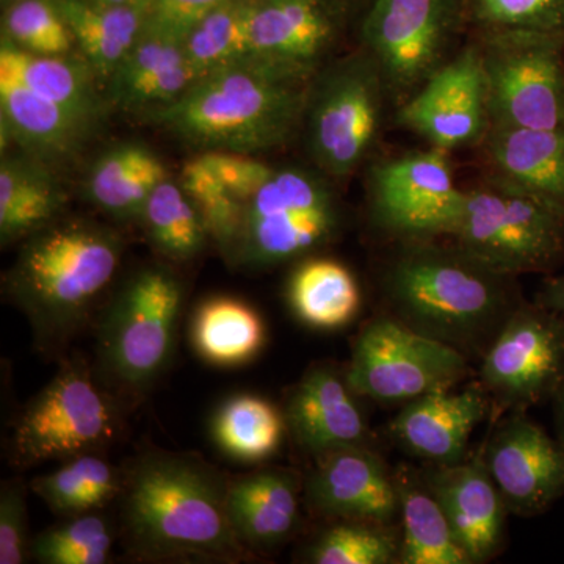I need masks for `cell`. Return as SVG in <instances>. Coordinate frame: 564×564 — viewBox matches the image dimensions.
I'll list each match as a JSON object with an SVG mask.
<instances>
[{
    "label": "cell",
    "instance_id": "obj_40",
    "mask_svg": "<svg viewBox=\"0 0 564 564\" xmlns=\"http://www.w3.org/2000/svg\"><path fill=\"white\" fill-rule=\"evenodd\" d=\"M2 36L36 55L70 54L76 44L54 0L11 3L3 13Z\"/></svg>",
    "mask_w": 564,
    "mask_h": 564
},
{
    "label": "cell",
    "instance_id": "obj_2",
    "mask_svg": "<svg viewBox=\"0 0 564 564\" xmlns=\"http://www.w3.org/2000/svg\"><path fill=\"white\" fill-rule=\"evenodd\" d=\"M315 76L245 57L212 70L148 120L204 151L254 154L303 129Z\"/></svg>",
    "mask_w": 564,
    "mask_h": 564
},
{
    "label": "cell",
    "instance_id": "obj_8",
    "mask_svg": "<svg viewBox=\"0 0 564 564\" xmlns=\"http://www.w3.org/2000/svg\"><path fill=\"white\" fill-rule=\"evenodd\" d=\"M388 96L380 68L364 50L318 70L303 129L322 173L343 180L362 165L377 143Z\"/></svg>",
    "mask_w": 564,
    "mask_h": 564
},
{
    "label": "cell",
    "instance_id": "obj_34",
    "mask_svg": "<svg viewBox=\"0 0 564 564\" xmlns=\"http://www.w3.org/2000/svg\"><path fill=\"white\" fill-rule=\"evenodd\" d=\"M31 489L55 514L73 518L121 496L122 475L98 452L66 459L54 473L33 478Z\"/></svg>",
    "mask_w": 564,
    "mask_h": 564
},
{
    "label": "cell",
    "instance_id": "obj_21",
    "mask_svg": "<svg viewBox=\"0 0 564 564\" xmlns=\"http://www.w3.org/2000/svg\"><path fill=\"white\" fill-rule=\"evenodd\" d=\"M339 20L323 0H251L248 57L317 76Z\"/></svg>",
    "mask_w": 564,
    "mask_h": 564
},
{
    "label": "cell",
    "instance_id": "obj_27",
    "mask_svg": "<svg viewBox=\"0 0 564 564\" xmlns=\"http://www.w3.org/2000/svg\"><path fill=\"white\" fill-rule=\"evenodd\" d=\"M66 193L47 163L28 152H2L0 162V240H25L58 220Z\"/></svg>",
    "mask_w": 564,
    "mask_h": 564
},
{
    "label": "cell",
    "instance_id": "obj_16",
    "mask_svg": "<svg viewBox=\"0 0 564 564\" xmlns=\"http://www.w3.org/2000/svg\"><path fill=\"white\" fill-rule=\"evenodd\" d=\"M484 459L508 513L534 518L564 496V447L524 413L497 425Z\"/></svg>",
    "mask_w": 564,
    "mask_h": 564
},
{
    "label": "cell",
    "instance_id": "obj_26",
    "mask_svg": "<svg viewBox=\"0 0 564 564\" xmlns=\"http://www.w3.org/2000/svg\"><path fill=\"white\" fill-rule=\"evenodd\" d=\"M0 74L96 126L110 109L106 87L82 55H36L2 36Z\"/></svg>",
    "mask_w": 564,
    "mask_h": 564
},
{
    "label": "cell",
    "instance_id": "obj_48",
    "mask_svg": "<svg viewBox=\"0 0 564 564\" xmlns=\"http://www.w3.org/2000/svg\"><path fill=\"white\" fill-rule=\"evenodd\" d=\"M3 3H6L7 7L11 6V3L21 2V0H2Z\"/></svg>",
    "mask_w": 564,
    "mask_h": 564
},
{
    "label": "cell",
    "instance_id": "obj_39",
    "mask_svg": "<svg viewBox=\"0 0 564 564\" xmlns=\"http://www.w3.org/2000/svg\"><path fill=\"white\" fill-rule=\"evenodd\" d=\"M113 534L102 516H73L35 538L32 554L44 564H104L109 562Z\"/></svg>",
    "mask_w": 564,
    "mask_h": 564
},
{
    "label": "cell",
    "instance_id": "obj_37",
    "mask_svg": "<svg viewBox=\"0 0 564 564\" xmlns=\"http://www.w3.org/2000/svg\"><path fill=\"white\" fill-rule=\"evenodd\" d=\"M400 540L391 524L343 521L318 534L306 560L315 564L399 563Z\"/></svg>",
    "mask_w": 564,
    "mask_h": 564
},
{
    "label": "cell",
    "instance_id": "obj_1",
    "mask_svg": "<svg viewBox=\"0 0 564 564\" xmlns=\"http://www.w3.org/2000/svg\"><path fill=\"white\" fill-rule=\"evenodd\" d=\"M513 280L456 245L422 240L406 242L389 262L383 295L388 314L469 358L485 355L522 303Z\"/></svg>",
    "mask_w": 564,
    "mask_h": 564
},
{
    "label": "cell",
    "instance_id": "obj_17",
    "mask_svg": "<svg viewBox=\"0 0 564 564\" xmlns=\"http://www.w3.org/2000/svg\"><path fill=\"white\" fill-rule=\"evenodd\" d=\"M315 463L303 489L315 513L377 524H392L400 514L393 475L369 445L340 448Z\"/></svg>",
    "mask_w": 564,
    "mask_h": 564
},
{
    "label": "cell",
    "instance_id": "obj_5",
    "mask_svg": "<svg viewBox=\"0 0 564 564\" xmlns=\"http://www.w3.org/2000/svg\"><path fill=\"white\" fill-rule=\"evenodd\" d=\"M184 285L165 267H144L124 282L99 322L104 380L121 393L147 391L172 359Z\"/></svg>",
    "mask_w": 564,
    "mask_h": 564
},
{
    "label": "cell",
    "instance_id": "obj_42",
    "mask_svg": "<svg viewBox=\"0 0 564 564\" xmlns=\"http://www.w3.org/2000/svg\"><path fill=\"white\" fill-rule=\"evenodd\" d=\"M199 158L217 174L225 187L245 204L261 191L274 172L269 163L243 152L204 151Z\"/></svg>",
    "mask_w": 564,
    "mask_h": 564
},
{
    "label": "cell",
    "instance_id": "obj_25",
    "mask_svg": "<svg viewBox=\"0 0 564 564\" xmlns=\"http://www.w3.org/2000/svg\"><path fill=\"white\" fill-rule=\"evenodd\" d=\"M303 489L299 475L282 467H267L229 481V521L240 543L270 549L292 538L300 525Z\"/></svg>",
    "mask_w": 564,
    "mask_h": 564
},
{
    "label": "cell",
    "instance_id": "obj_30",
    "mask_svg": "<svg viewBox=\"0 0 564 564\" xmlns=\"http://www.w3.org/2000/svg\"><path fill=\"white\" fill-rule=\"evenodd\" d=\"M393 480L402 518L399 563L473 564L423 478L411 469H402L393 475Z\"/></svg>",
    "mask_w": 564,
    "mask_h": 564
},
{
    "label": "cell",
    "instance_id": "obj_24",
    "mask_svg": "<svg viewBox=\"0 0 564 564\" xmlns=\"http://www.w3.org/2000/svg\"><path fill=\"white\" fill-rule=\"evenodd\" d=\"M481 144L491 180L564 215V128H489Z\"/></svg>",
    "mask_w": 564,
    "mask_h": 564
},
{
    "label": "cell",
    "instance_id": "obj_45",
    "mask_svg": "<svg viewBox=\"0 0 564 564\" xmlns=\"http://www.w3.org/2000/svg\"><path fill=\"white\" fill-rule=\"evenodd\" d=\"M536 303L564 315V274L545 281Z\"/></svg>",
    "mask_w": 564,
    "mask_h": 564
},
{
    "label": "cell",
    "instance_id": "obj_15",
    "mask_svg": "<svg viewBox=\"0 0 564 564\" xmlns=\"http://www.w3.org/2000/svg\"><path fill=\"white\" fill-rule=\"evenodd\" d=\"M397 122L447 152L484 143L491 128L480 52L469 43L400 104Z\"/></svg>",
    "mask_w": 564,
    "mask_h": 564
},
{
    "label": "cell",
    "instance_id": "obj_3",
    "mask_svg": "<svg viewBox=\"0 0 564 564\" xmlns=\"http://www.w3.org/2000/svg\"><path fill=\"white\" fill-rule=\"evenodd\" d=\"M229 481L195 455L141 456L122 475V521L147 560H232L245 545L228 514Z\"/></svg>",
    "mask_w": 564,
    "mask_h": 564
},
{
    "label": "cell",
    "instance_id": "obj_41",
    "mask_svg": "<svg viewBox=\"0 0 564 564\" xmlns=\"http://www.w3.org/2000/svg\"><path fill=\"white\" fill-rule=\"evenodd\" d=\"M475 31L564 33V0H464Z\"/></svg>",
    "mask_w": 564,
    "mask_h": 564
},
{
    "label": "cell",
    "instance_id": "obj_32",
    "mask_svg": "<svg viewBox=\"0 0 564 564\" xmlns=\"http://www.w3.org/2000/svg\"><path fill=\"white\" fill-rule=\"evenodd\" d=\"M191 336L204 361L220 367L242 366L261 351L265 326L250 304L217 296L204 302L193 315Z\"/></svg>",
    "mask_w": 564,
    "mask_h": 564
},
{
    "label": "cell",
    "instance_id": "obj_10",
    "mask_svg": "<svg viewBox=\"0 0 564 564\" xmlns=\"http://www.w3.org/2000/svg\"><path fill=\"white\" fill-rule=\"evenodd\" d=\"M120 430L117 404L80 359L62 364L14 422L10 459L18 469L99 452Z\"/></svg>",
    "mask_w": 564,
    "mask_h": 564
},
{
    "label": "cell",
    "instance_id": "obj_12",
    "mask_svg": "<svg viewBox=\"0 0 564 564\" xmlns=\"http://www.w3.org/2000/svg\"><path fill=\"white\" fill-rule=\"evenodd\" d=\"M466 22L464 0H372L362 22V50L402 104L445 62Z\"/></svg>",
    "mask_w": 564,
    "mask_h": 564
},
{
    "label": "cell",
    "instance_id": "obj_23",
    "mask_svg": "<svg viewBox=\"0 0 564 564\" xmlns=\"http://www.w3.org/2000/svg\"><path fill=\"white\" fill-rule=\"evenodd\" d=\"M0 128L2 151L17 144L20 151L55 169L73 161L98 126L41 98L13 77L0 74Z\"/></svg>",
    "mask_w": 564,
    "mask_h": 564
},
{
    "label": "cell",
    "instance_id": "obj_14",
    "mask_svg": "<svg viewBox=\"0 0 564 564\" xmlns=\"http://www.w3.org/2000/svg\"><path fill=\"white\" fill-rule=\"evenodd\" d=\"M369 196L375 223L404 243L451 236L464 202L448 152L433 147L375 165Z\"/></svg>",
    "mask_w": 564,
    "mask_h": 564
},
{
    "label": "cell",
    "instance_id": "obj_19",
    "mask_svg": "<svg viewBox=\"0 0 564 564\" xmlns=\"http://www.w3.org/2000/svg\"><path fill=\"white\" fill-rule=\"evenodd\" d=\"M491 410L480 383L463 391L441 389L404 403L391 433L408 454L433 466H448L467 458L470 436Z\"/></svg>",
    "mask_w": 564,
    "mask_h": 564
},
{
    "label": "cell",
    "instance_id": "obj_35",
    "mask_svg": "<svg viewBox=\"0 0 564 564\" xmlns=\"http://www.w3.org/2000/svg\"><path fill=\"white\" fill-rule=\"evenodd\" d=\"M152 247L170 261H188L209 239L206 225L180 182L165 180L151 193L140 218Z\"/></svg>",
    "mask_w": 564,
    "mask_h": 564
},
{
    "label": "cell",
    "instance_id": "obj_9",
    "mask_svg": "<svg viewBox=\"0 0 564 564\" xmlns=\"http://www.w3.org/2000/svg\"><path fill=\"white\" fill-rule=\"evenodd\" d=\"M491 128H564V33L481 31Z\"/></svg>",
    "mask_w": 564,
    "mask_h": 564
},
{
    "label": "cell",
    "instance_id": "obj_46",
    "mask_svg": "<svg viewBox=\"0 0 564 564\" xmlns=\"http://www.w3.org/2000/svg\"><path fill=\"white\" fill-rule=\"evenodd\" d=\"M554 400V415H555V437L564 447V383L562 388L556 391L552 397Z\"/></svg>",
    "mask_w": 564,
    "mask_h": 564
},
{
    "label": "cell",
    "instance_id": "obj_43",
    "mask_svg": "<svg viewBox=\"0 0 564 564\" xmlns=\"http://www.w3.org/2000/svg\"><path fill=\"white\" fill-rule=\"evenodd\" d=\"M28 502L21 478L0 489V564H22L28 554Z\"/></svg>",
    "mask_w": 564,
    "mask_h": 564
},
{
    "label": "cell",
    "instance_id": "obj_31",
    "mask_svg": "<svg viewBox=\"0 0 564 564\" xmlns=\"http://www.w3.org/2000/svg\"><path fill=\"white\" fill-rule=\"evenodd\" d=\"M293 314L315 329L348 325L361 310L362 295L350 270L333 259H307L292 273L288 288Z\"/></svg>",
    "mask_w": 564,
    "mask_h": 564
},
{
    "label": "cell",
    "instance_id": "obj_11",
    "mask_svg": "<svg viewBox=\"0 0 564 564\" xmlns=\"http://www.w3.org/2000/svg\"><path fill=\"white\" fill-rule=\"evenodd\" d=\"M469 372V358L462 351L383 314L362 326L345 377L356 395L378 403H408L455 388Z\"/></svg>",
    "mask_w": 564,
    "mask_h": 564
},
{
    "label": "cell",
    "instance_id": "obj_47",
    "mask_svg": "<svg viewBox=\"0 0 564 564\" xmlns=\"http://www.w3.org/2000/svg\"><path fill=\"white\" fill-rule=\"evenodd\" d=\"M323 2H325L326 6L337 14V17L343 18L352 6L361 2V0H323Z\"/></svg>",
    "mask_w": 564,
    "mask_h": 564
},
{
    "label": "cell",
    "instance_id": "obj_38",
    "mask_svg": "<svg viewBox=\"0 0 564 564\" xmlns=\"http://www.w3.org/2000/svg\"><path fill=\"white\" fill-rule=\"evenodd\" d=\"M180 184L202 215L209 239L231 258L242 229L245 203L225 187L199 155L185 163Z\"/></svg>",
    "mask_w": 564,
    "mask_h": 564
},
{
    "label": "cell",
    "instance_id": "obj_36",
    "mask_svg": "<svg viewBox=\"0 0 564 564\" xmlns=\"http://www.w3.org/2000/svg\"><path fill=\"white\" fill-rule=\"evenodd\" d=\"M251 0H228L207 14L184 41L198 79L250 55Z\"/></svg>",
    "mask_w": 564,
    "mask_h": 564
},
{
    "label": "cell",
    "instance_id": "obj_7",
    "mask_svg": "<svg viewBox=\"0 0 564 564\" xmlns=\"http://www.w3.org/2000/svg\"><path fill=\"white\" fill-rule=\"evenodd\" d=\"M451 237L494 272H545L564 256V215L533 196L488 177L464 191Z\"/></svg>",
    "mask_w": 564,
    "mask_h": 564
},
{
    "label": "cell",
    "instance_id": "obj_29",
    "mask_svg": "<svg viewBox=\"0 0 564 564\" xmlns=\"http://www.w3.org/2000/svg\"><path fill=\"white\" fill-rule=\"evenodd\" d=\"M65 18L82 57L104 87L132 50L148 20L140 7L104 6L91 0H54Z\"/></svg>",
    "mask_w": 564,
    "mask_h": 564
},
{
    "label": "cell",
    "instance_id": "obj_4",
    "mask_svg": "<svg viewBox=\"0 0 564 564\" xmlns=\"http://www.w3.org/2000/svg\"><path fill=\"white\" fill-rule=\"evenodd\" d=\"M22 242L3 292L31 323L36 348L58 355L113 280L124 243L107 226L82 218H58Z\"/></svg>",
    "mask_w": 564,
    "mask_h": 564
},
{
    "label": "cell",
    "instance_id": "obj_22",
    "mask_svg": "<svg viewBox=\"0 0 564 564\" xmlns=\"http://www.w3.org/2000/svg\"><path fill=\"white\" fill-rule=\"evenodd\" d=\"M198 80L184 41L144 24L143 32L106 84L110 107L151 111L170 106Z\"/></svg>",
    "mask_w": 564,
    "mask_h": 564
},
{
    "label": "cell",
    "instance_id": "obj_28",
    "mask_svg": "<svg viewBox=\"0 0 564 564\" xmlns=\"http://www.w3.org/2000/svg\"><path fill=\"white\" fill-rule=\"evenodd\" d=\"M165 163L141 143H121L102 152L85 182V193L98 209L118 220H139L144 204L169 180Z\"/></svg>",
    "mask_w": 564,
    "mask_h": 564
},
{
    "label": "cell",
    "instance_id": "obj_6",
    "mask_svg": "<svg viewBox=\"0 0 564 564\" xmlns=\"http://www.w3.org/2000/svg\"><path fill=\"white\" fill-rule=\"evenodd\" d=\"M321 170L274 169L261 191L245 204L232 261L270 269L295 261L332 242L343 226V207Z\"/></svg>",
    "mask_w": 564,
    "mask_h": 564
},
{
    "label": "cell",
    "instance_id": "obj_13",
    "mask_svg": "<svg viewBox=\"0 0 564 564\" xmlns=\"http://www.w3.org/2000/svg\"><path fill=\"white\" fill-rule=\"evenodd\" d=\"M481 359L480 384L492 411L525 413L564 383V315L522 302Z\"/></svg>",
    "mask_w": 564,
    "mask_h": 564
},
{
    "label": "cell",
    "instance_id": "obj_18",
    "mask_svg": "<svg viewBox=\"0 0 564 564\" xmlns=\"http://www.w3.org/2000/svg\"><path fill=\"white\" fill-rule=\"evenodd\" d=\"M422 478L440 500L456 540L473 564L489 562L499 554L508 508L484 456L448 466L430 464Z\"/></svg>",
    "mask_w": 564,
    "mask_h": 564
},
{
    "label": "cell",
    "instance_id": "obj_20",
    "mask_svg": "<svg viewBox=\"0 0 564 564\" xmlns=\"http://www.w3.org/2000/svg\"><path fill=\"white\" fill-rule=\"evenodd\" d=\"M356 397L345 373L325 364L313 367L285 402L289 433L314 458L367 445L369 430Z\"/></svg>",
    "mask_w": 564,
    "mask_h": 564
},
{
    "label": "cell",
    "instance_id": "obj_33",
    "mask_svg": "<svg viewBox=\"0 0 564 564\" xmlns=\"http://www.w3.org/2000/svg\"><path fill=\"white\" fill-rule=\"evenodd\" d=\"M289 432L284 411L269 400L240 393L226 400L212 421V436L221 452L242 463H261L280 451Z\"/></svg>",
    "mask_w": 564,
    "mask_h": 564
},
{
    "label": "cell",
    "instance_id": "obj_44",
    "mask_svg": "<svg viewBox=\"0 0 564 564\" xmlns=\"http://www.w3.org/2000/svg\"><path fill=\"white\" fill-rule=\"evenodd\" d=\"M228 0H152L147 25L185 41L212 11Z\"/></svg>",
    "mask_w": 564,
    "mask_h": 564
}]
</instances>
